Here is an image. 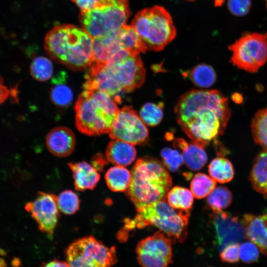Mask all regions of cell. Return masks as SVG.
I'll return each mask as SVG.
<instances>
[{"label": "cell", "mask_w": 267, "mask_h": 267, "mask_svg": "<svg viewBox=\"0 0 267 267\" xmlns=\"http://www.w3.org/2000/svg\"><path fill=\"white\" fill-rule=\"evenodd\" d=\"M175 112L183 132L203 147L223 134L231 116L228 99L217 90L186 92L177 101Z\"/></svg>", "instance_id": "obj_1"}, {"label": "cell", "mask_w": 267, "mask_h": 267, "mask_svg": "<svg viewBox=\"0 0 267 267\" xmlns=\"http://www.w3.org/2000/svg\"><path fill=\"white\" fill-rule=\"evenodd\" d=\"M92 39L83 28L63 24L48 32L44 47L59 63L72 70H83L92 62Z\"/></svg>", "instance_id": "obj_2"}, {"label": "cell", "mask_w": 267, "mask_h": 267, "mask_svg": "<svg viewBox=\"0 0 267 267\" xmlns=\"http://www.w3.org/2000/svg\"><path fill=\"white\" fill-rule=\"evenodd\" d=\"M131 173L126 194L136 209L165 198L172 184L166 167L155 158L138 159Z\"/></svg>", "instance_id": "obj_3"}, {"label": "cell", "mask_w": 267, "mask_h": 267, "mask_svg": "<svg viewBox=\"0 0 267 267\" xmlns=\"http://www.w3.org/2000/svg\"><path fill=\"white\" fill-rule=\"evenodd\" d=\"M75 109L78 130L91 136L109 133L120 111L113 98L97 90L82 92Z\"/></svg>", "instance_id": "obj_4"}, {"label": "cell", "mask_w": 267, "mask_h": 267, "mask_svg": "<svg viewBox=\"0 0 267 267\" xmlns=\"http://www.w3.org/2000/svg\"><path fill=\"white\" fill-rule=\"evenodd\" d=\"M137 214L132 220L125 222L128 230L142 228L148 225L158 227L167 236L182 242L187 235L189 210L172 207L166 198L136 209Z\"/></svg>", "instance_id": "obj_5"}, {"label": "cell", "mask_w": 267, "mask_h": 267, "mask_svg": "<svg viewBox=\"0 0 267 267\" xmlns=\"http://www.w3.org/2000/svg\"><path fill=\"white\" fill-rule=\"evenodd\" d=\"M131 26L150 50H162L175 38L176 29L172 17L164 7L156 5L139 11Z\"/></svg>", "instance_id": "obj_6"}, {"label": "cell", "mask_w": 267, "mask_h": 267, "mask_svg": "<svg viewBox=\"0 0 267 267\" xmlns=\"http://www.w3.org/2000/svg\"><path fill=\"white\" fill-rule=\"evenodd\" d=\"M130 14L128 0H99L91 9L81 10L80 21L93 39L118 30Z\"/></svg>", "instance_id": "obj_7"}, {"label": "cell", "mask_w": 267, "mask_h": 267, "mask_svg": "<svg viewBox=\"0 0 267 267\" xmlns=\"http://www.w3.org/2000/svg\"><path fill=\"white\" fill-rule=\"evenodd\" d=\"M69 267H111L117 261L115 248H109L92 236L77 239L65 251Z\"/></svg>", "instance_id": "obj_8"}, {"label": "cell", "mask_w": 267, "mask_h": 267, "mask_svg": "<svg viewBox=\"0 0 267 267\" xmlns=\"http://www.w3.org/2000/svg\"><path fill=\"white\" fill-rule=\"evenodd\" d=\"M230 61L239 69L255 73L267 61V34H247L228 46Z\"/></svg>", "instance_id": "obj_9"}, {"label": "cell", "mask_w": 267, "mask_h": 267, "mask_svg": "<svg viewBox=\"0 0 267 267\" xmlns=\"http://www.w3.org/2000/svg\"><path fill=\"white\" fill-rule=\"evenodd\" d=\"M107 68L124 92H130L144 83L145 71L138 55H132L121 49L106 62Z\"/></svg>", "instance_id": "obj_10"}, {"label": "cell", "mask_w": 267, "mask_h": 267, "mask_svg": "<svg viewBox=\"0 0 267 267\" xmlns=\"http://www.w3.org/2000/svg\"><path fill=\"white\" fill-rule=\"evenodd\" d=\"M137 259L142 267H167L172 262V240L161 231L137 245Z\"/></svg>", "instance_id": "obj_11"}, {"label": "cell", "mask_w": 267, "mask_h": 267, "mask_svg": "<svg viewBox=\"0 0 267 267\" xmlns=\"http://www.w3.org/2000/svg\"><path fill=\"white\" fill-rule=\"evenodd\" d=\"M109 134L113 139L121 140L133 145L142 144L148 137L145 123L130 106L119 111Z\"/></svg>", "instance_id": "obj_12"}, {"label": "cell", "mask_w": 267, "mask_h": 267, "mask_svg": "<svg viewBox=\"0 0 267 267\" xmlns=\"http://www.w3.org/2000/svg\"><path fill=\"white\" fill-rule=\"evenodd\" d=\"M25 208L37 222L39 229L52 238L59 218L57 196L40 192L33 201L26 204Z\"/></svg>", "instance_id": "obj_13"}, {"label": "cell", "mask_w": 267, "mask_h": 267, "mask_svg": "<svg viewBox=\"0 0 267 267\" xmlns=\"http://www.w3.org/2000/svg\"><path fill=\"white\" fill-rule=\"evenodd\" d=\"M89 67L85 76V90L102 91L120 103L124 91L108 70L106 63L92 61Z\"/></svg>", "instance_id": "obj_14"}, {"label": "cell", "mask_w": 267, "mask_h": 267, "mask_svg": "<svg viewBox=\"0 0 267 267\" xmlns=\"http://www.w3.org/2000/svg\"><path fill=\"white\" fill-rule=\"evenodd\" d=\"M213 223L217 243L221 251L228 244L241 241L246 236L244 227L238 218L226 212L214 213Z\"/></svg>", "instance_id": "obj_15"}, {"label": "cell", "mask_w": 267, "mask_h": 267, "mask_svg": "<svg viewBox=\"0 0 267 267\" xmlns=\"http://www.w3.org/2000/svg\"><path fill=\"white\" fill-rule=\"evenodd\" d=\"M242 224L246 236L267 256V212L259 215L245 214Z\"/></svg>", "instance_id": "obj_16"}, {"label": "cell", "mask_w": 267, "mask_h": 267, "mask_svg": "<svg viewBox=\"0 0 267 267\" xmlns=\"http://www.w3.org/2000/svg\"><path fill=\"white\" fill-rule=\"evenodd\" d=\"M75 144L74 133L65 127L53 128L46 137V145L49 152L59 157L71 154L74 150Z\"/></svg>", "instance_id": "obj_17"}, {"label": "cell", "mask_w": 267, "mask_h": 267, "mask_svg": "<svg viewBox=\"0 0 267 267\" xmlns=\"http://www.w3.org/2000/svg\"><path fill=\"white\" fill-rule=\"evenodd\" d=\"M68 166L73 173L76 190L93 189L100 179L98 170L86 161L69 163Z\"/></svg>", "instance_id": "obj_18"}, {"label": "cell", "mask_w": 267, "mask_h": 267, "mask_svg": "<svg viewBox=\"0 0 267 267\" xmlns=\"http://www.w3.org/2000/svg\"><path fill=\"white\" fill-rule=\"evenodd\" d=\"M136 155V151L133 144L119 139L110 141L106 150V158L116 166L126 167L131 165Z\"/></svg>", "instance_id": "obj_19"}, {"label": "cell", "mask_w": 267, "mask_h": 267, "mask_svg": "<svg viewBox=\"0 0 267 267\" xmlns=\"http://www.w3.org/2000/svg\"><path fill=\"white\" fill-rule=\"evenodd\" d=\"M116 31L93 38L92 61L106 63L114 54L123 49L117 41Z\"/></svg>", "instance_id": "obj_20"}, {"label": "cell", "mask_w": 267, "mask_h": 267, "mask_svg": "<svg viewBox=\"0 0 267 267\" xmlns=\"http://www.w3.org/2000/svg\"><path fill=\"white\" fill-rule=\"evenodd\" d=\"M116 37L121 48L132 55H138L147 49L138 34L132 26L124 25L116 31Z\"/></svg>", "instance_id": "obj_21"}, {"label": "cell", "mask_w": 267, "mask_h": 267, "mask_svg": "<svg viewBox=\"0 0 267 267\" xmlns=\"http://www.w3.org/2000/svg\"><path fill=\"white\" fill-rule=\"evenodd\" d=\"M249 178L253 188L267 198V151L255 158Z\"/></svg>", "instance_id": "obj_22"}, {"label": "cell", "mask_w": 267, "mask_h": 267, "mask_svg": "<svg viewBox=\"0 0 267 267\" xmlns=\"http://www.w3.org/2000/svg\"><path fill=\"white\" fill-rule=\"evenodd\" d=\"M105 178L108 188L114 192H122L128 189L131 180V173L123 166H116L106 172Z\"/></svg>", "instance_id": "obj_23"}, {"label": "cell", "mask_w": 267, "mask_h": 267, "mask_svg": "<svg viewBox=\"0 0 267 267\" xmlns=\"http://www.w3.org/2000/svg\"><path fill=\"white\" fill-rule=\"evenodd\" d=\"M203 147L192 141L182 150L184 163L190 170H200L206 164L208 157Z\"/></svg>", "instance_id": "obj_24"}, {"label": "cell", "mask_w": 267, "mask_h": 267, "mask_svg": "<svg viewBox=\"0 0 267 267\" xmlns=\"http://www.w3.org/2000/svg\"><path fill=\"white\" fill-rule=\"evenodd\" d=\"M65 74L62 73L59 76L53 80V86L50 92V98L56 106L61 107L69 105L72 100L73 94L71 89L65 83Z\"/></svg>", "instance_id": "obj_25"}, {"label": "cell", "mask_w": 267, "mask_h": 267, "mask_svg": "<svg viewBox=\"0 0 267 267\" xmlns=\"http://www.w3.org/2000/svg\"><path fill=\"white\" fill-rule=\"evenodd\" d=\"M208 172L214 179L222 183L231 181L234 175L232 163L228 159L222 157L212 161L208 166Z\"/></svg>", "instance_id": "obj_26"}, {"label": "cell", "mask_w": 267, "mask_h": 267, "mask_svg": "<svg viewBox=\"0 0 267 267\" xmlns=\"http://www.w3.org/2000/svg\"><path fill=\"white\" fill-rule=\"evenodd\" d=\"M193 195L189 189L175 186L170 190L167 195V201L173 208L180 210H189L193 202Z\"/></svg>", "instance_id": "obj_27"}, {"label": "cell", "mask_w": 267, "mask_h": 267, "mask_svg": "<svg viewBox=\"0 0 267 267\" xmlns=\"http://www.w3.org/2000/svg\"><path fill=\"white\" fill-rule=\"evenodd\" d=\"M251 130L255 142L267 151V107L256 113L252 121Z\"/></svg>", "instance_id": "obj_28"}, {"label": "cell", "mask_w": 267, "mask_h": 267, "mask_svg": "<svg viewBox=\"0 0 267 267\" xmlns=\"http://www.w3.org/2000/svg\"><path fill=\"white\" fill-rule=\"evenodd\" d=\"M232 200V195L226 187L220 186L215 189L208 196L207 202L214 213L222 211L228 207Z\"/></svg>", "instance_id": "obj_29"}, {"label": "cell", "mask_w": 267, "mask_h": 267, "mask_svg": "<svg viewBox=\"0 0 267 267\" xmlns=\"http://www.w3.org/2000/svg\"><path fill=\"white\" fill-rule=\"evenodd\" d=\"M216 181L211 177L203 174H196L190 183V191L197 199H202L208 196L215 189Z\"/></svg>", "instance_id": "obj_30"}, {"label": "cell", "mask_w": 267, "mask_h": 267, "mask_svg": "<svg viewBox=\"0 0 267 267\" xmlns=\"http://www.w3.org/2000/svg\"><path fill=\"white\" fill-rule=\"evenodd\" d=\"M190 78L196 86L208 88L213 86L216 82V74L211 66L206 64H201L191 70Z\"/></svg>", "instance_id": "obj_31"}, {"label": "cell", "mask_w": 267, "mask_h": 267, "mask_svg": "<svg viewBox=\"0 0 267 267\" xmlns=\"http://www.w3.org/2000/svg\"><path fill=\"white\" fill-rule=\"evenodd\" d=\"M163 102L146 103L141 108L139 116L145 124L150 127L158 125L161 121L163 116Z\"/></svg>", "instance_id": "obj_32"}, {"label": "cell", "mask_w": 267, "mask_h": 267, "mask_svg": "<svg viewBox=\"0 0 267 267\" xmlns=\"http://www.w3.org/2000/svg\"><path fill=\"white\" fill-rule=\"evenodd\" d=\"M30 73L33 78L36 80L41 82L47 81L52 75V64L46 57H36L31 64Z\"/></svg>", "instance_id": "obj_33"}, {"label": "cell", "mask_w": 267, "mask_h": 267, "mask_svg": "<svg viewBox=\"0 0 267 267\" xmlns=\"http://www.w3.org/2000/svg\"><path fill=\"white\" fill-rule=\"evenodd\" d=\"M57 203L59 210L62 213L72 215L79 209L80 199L75 192L66 190L57 196Z\"/></svg>", "instance_id": "obj_34"}, {"label": "cell", "mask_w": 267, "mask_h": 267, "mask_svg": "<svg viewBox=\"0 0 267 267\" xmlns=\"http://www.w3.org/2000/svg\"><path fill=\"white\" fill-rule=\"evenodd\" d=\"M163 164L172 172L177 171L184 163L182 154L176 149L165 147L161 151Z\"/></svg>", "instance_id": "obj_35"}, {"label": "cell", "mask_w": 267, "mask_h": 267, "mask_svg": "<svg viewBox=\"0 0 267 267\" xmlns=\"http://www.w3.org/2000/svg\"><path fill=\"white\" fill-rule=\"evenodd\" d=\"M239 258L246 264H251L258 261L259 251L258 246L253 242H245L239 246Z\"/></svg>", "instance_id": "obj_36"}, {"label": "cell", "mask_w": 267, "mask_h": 267, "mask_svg": "<svg viewBox=\"0 0 267 267\" xmlns=\"http://www.w3.org/2000/svg\"><path fill=\"white\" fill-rule=\"evenodd\" d=\"M239 245L233 243L224 247L220 254V258L223 262L235 263L239 261Z\"/></svg>", "instance_id": "obj_37"}, {"label": "cell", "mask_w": 267, "mask_h": 267, "mask_svg": "<svg viewBox=\"0 0 267 267\" xmlns=\"http://www.w3.org/2000/svg\"><path fill=\"white\" fill-rule=\"evenodd\" d=\"M250 0H228L227 7L230 12L238 16L246 15L249 11Z\"/></svg>", "instance_id": "obj_38"}, {"label": "cell", "mask_w": 267, "mask_h": 267, "mask_svg": "<svg viewBox=\"0 0 267 267\" xmlns=\"http://www.w3.org/2000/svg\"><path fill=\"white\" fill-rule=\"evenodd\" d=\"M75 3L81 10H87L92 8L99 0H70Z\"/></svg>", "instance_id": "obj_39"}, {"label": "cell", "mask_w": 267, "mask_h": 267, "mask_svg": "<svg viewBox=\"0 0 267 267\" xmlns=\"http://www.w3.org/2000/svg\"><path fill=\"white\" fill-rule=\"evenodd\" d=\"M10 90L4 85L2 78L0 76V106L9 97Z\"/></svg>", "instance_id": "obj_40"}, {"label": "cell", "mask_w": 267, "mask_h": 267, "mask_svg": "<svg viewBox=\"0 0 267 267\" xmlns=\"http://www.w3.org/2000/svg\"><path fill=\"white\" fill-rule=\"evenodd\" d=\"M40 267H69V266L67 262L54 260L42 265Z\"/></svg>", "instance_id": "obj_41"}, {"label": "cell", "mask_w": 267, "mask_h": 267, "mask_svg": "<svg viewBox=\"0 0 267 267\" xmlns=\"http://www.w3.org/2000/svg\"><path fill=\"white\" fill-rule=\"evenodd\" d=\"M224 0H215V4L216 6H220L223 3Z\"/></svg>", "instance_id": "obj_42"}, {"label": "cell", "mask_w": 267, "mask_h": 267, "mask_svg": "<svg viewBox=\"0 0 267 267\" xmlns=\"http://www.w3.org/2000/svg\"><path fill=\"white\" fill-rule=\"evenodd\" d=\"M0 267H6L5 261L1 258H0Z\"/></svg>", "instance_id": "obj_43"}, {"label": "cell", "mask_w": 267, "mask_h": 267, "mask_svg": "<svg viewBox=\"0 0 267 267\" xmlns=\"http://www.w3.org/2000/svg\"></svg>", "instance_id": "obj_44"}, {"label": "cell", "mask_w": 267, "mask_h": 267, "mask_svg": "<svg viewBox=\"0 0 267 267\" xmlns=\"http://www.w3.org/2000/svg\"></svg>", "instance_id": "obj_45"}]
</instances>
